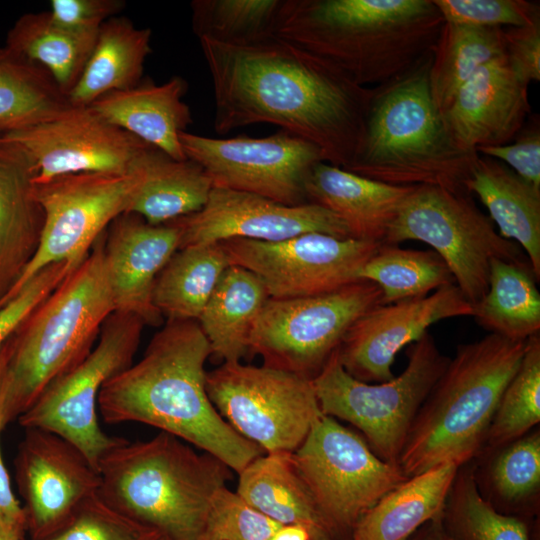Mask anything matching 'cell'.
Returning a JSON list of instances; mask_svg holds the SVG:
<instances>
[{"label": "cell", "mask_w": 540, "mask_h": 540, "mask_svg": "<svg viewBox=\"0 0 540 540\" xmlns=\"http://www.w3.org/2000/svg\"><path fill=\"white\" fill-rule=\"evenodd\" d=\"M161 537L156 530L106 504L96 493L60 528L43 538L29 540H160Z\"/></svg>", "instance_id": "b9f144b4"}, {"label": "cell", "mask_w": 540, "mask_h": 540, "mask_svg": "<svg viewBox=\"0 0 540 540\" xmlns=\"http://www.w3.org/2000/svg\"><path fill=\"white\" fill-rule=\"evenodd\" d=\"M284 0H194L192 29L199 40L247 46L275 36Z\"/></svg>", "instance_id": "ab89813d"}, {"label": "cell", "mask_w": 540, "mask_h": 540, "mask_svg": "<svg viewBox=\"0 0 540 540\" xmlns=\"http://www.w3.org/2000/svg\"><path fill=\"white\" fill-rule=\"evenodd\" d=\"M81 262L53 263L37 273L0 309V352L27 317Z\"/></svg>", "instance_id": "f6af8a7d"}, {"label": "cell", "mask_w": 540, "mask_h": 540, "mask_svg": "<svg viewBox=\"0 0 540 540\" xmlns=\"http://www.w3.org/2000/svg\"><path fill=\"white\" fill-rule=\"evenodd\" d=\"M444 21L483 26L518 27L540 18L539 3L525 0H433Z\"/></svg>", "instance_id": "ee69618b"}, {"label": "cell", "mask_w": 540, "mask_h": 540, "mask_svg": "<svg viewBox=\"0 0 540 540\" xmlns=\"http://www.w3.org/2000/svg\"><path fill=\"white\" fill-rule=\"evenodd\" d=\"M527 340L495 333L460 344L418 411L398 465L406 478L476 459Z\"/></svg>", "instance_id": "52a82bcc"}, {"label": "cell", "mask_w": 540, "mask_h": 540, "mask_svg": "<svg viewBox=\"0 0 540 540\" xmlns=\"http://www.w3.org/2000/svg\"><path fill=\"white\" fill-rule=\"evenodd\" d=\"M406 540H455L446 530L442 515L437 517L414 532Z\"/></svg>", "instance_id": "f907efd6"}, {"label": "cell", "mask_w": 540, "mask_h": 540, "mask_svg": "<svg viewBox=\"0 0 540 540\" xmlns=\"http://www.w3.org/2000/svg\"><path fill=\"white\" fill-rule=\"evenodd\" d=\"M431 60L430 51L403 74L372 87L360 142L344 170L395 186L465 190L478 154L457 143L435 106Z\"/></svg>", "instance_id": "277c9868"}, {"label": "cell", "mask_w": 540, "mask_h": 540, "mask_svg": "<svg viewBox=\"0 0 540 540\" xmlns=\"http://www.w3.org/2000/svg\"><path fill=\"white\" fill-rule=\"evenodd\" d=\"M415 186H395L374 181L319 162L311 169L305 192L310 203L335 214L351 238L384 243L403 202Z\"/></svg>", "instance_id": "cb8c5ba5"}, {"label": "cell", "mask_w": 540, "mask_h": 540, "mask_svg": "<svg viewBox=\"0 0 540 540\" xmlns=\"http://www.w3.org/2000/svg\"><path fill=\"white\" fill-rule=\"evenodd\" d=\"M215 409L265 453H292L322 415L312 379L265 365L225 362L207 372Z\"/></svg>", "instance_id": "4fadbf2b"}, {"label": "cell", "mask_w": 540, "mask_h": 540, "mask_svg": "<svg viewBox=\"0 0 540 540\" xmlns=\"http://www.w3.org/2000/svg\"><path fill=\"white\" fill-rule=\"evenodd\" d=\"M359 279L380 288L381 304L423 297L455 284L446 263L435 251L404 249L385 243L365 263Z\"/></svg>", "instance_id": "74e56055"}, {"label": "cell", "mask_w": 540, "mask_h": 540, "mask_svg": "<svg viewBox=\"0 0 540 540\" xmlns=\"http://www.w3.org/2000/svg\"><path fill=\"white\" fill-rule=\"evenodd\" d=\"M125 7L123 0H52L50 14L60 25L80 32H98Z\"/></svg>", "instance_id": "7dc6e473"}, {"label": "cell", "mask_w": 540, "mask_h": 540, "mask_svg": "<svg viewBox=\"0 0 540 540\" xmlns=\"http://www.w3.org/2000/svg\"><path fill=\"white\" fill-rule=\"evenodd\" d=\"M187 159L199 164L213 187L257 194L285 205L308 203L305 183L313 166L325 161L313 143L279 129L266 137L217 139L182 132Z\"/></svg>", "instance_id": "9a60e30c"}, {"label": "cell", "mask_w": 540, "mask_h": 540, "mask_svg": "<svg viewBox=\"0 0 540 540\" xmlns=\"http://www.w3.org/2000/svg\"><path fill=\"white\" fill-rule=\"evenodd\" d=\"M172 222L181 232L179 249L234 238L276 242L313 232L351 238L343 221L318 204L285 205L221 187L212 188L200 211Z\"/></svg>", "instance_id": "ac0fdd59"}, {"label": "cell", "mask_w": 540, "mask_h": 540, "mask_svg": "<svg viewBox=\"0 0 540 540\" xmlns=\"http://www.w3.org/2000/svg\"><path fill=\"white\" fill-rule=\"evenodd\" d=\"M280 525L225 486L212 500L205 539L270 540Z\"/></svg>", "instance_id": "7bdbcfd3"}, {"label": "cell", "mask_w": 540, "mask_h": 540, "mask_svg": "<svg viewBox=\"0 0 540 540\" xmlns=\"http://www.w3.org/2000/svg\"><path fill=\"white\" fill-rule=\"evenodd\" d=\"M9 353H10V340L5 344V346L0 352V373L8 360Z\"/></svg>", "instance_id": "db71d44e"}, {"label": "cell", "mask_w": 540, "mask_h": 540, "mask_svg": "<svg viewBox=\"0 0 540 540\" xmlns=\"http://www.w3.org/2000/svg\"><path fill=\"white\" fill-rule=\"evenodd\" d=\"M5 424L0 414V438ZM0 520L24 535L26 531L25 514L20 502L14 495L10 478L3 461L0 444Z\"/></svg>", "instance_id": "681fc988"}, {"label": "cell", "mask_w": 540, "mask_h": 540, "mask_svg": "<svg viewBox=\"0 0 540 540\" xmlns=\"http://www.w3.org/2000/svg\"><path fill=\"white\" fill-rule=\"evenodd\" d=\"M141 162L143 179L128 213L162 225L194 214L207 203L213 183L196 162L175 160L153 146Z\"/></svg>", "instance_id": "4dcf8cb0"}, {"label": "cell", "mask_w": 540, "mask_h": 540, "mask_svg": "<svg viewBox=\"0 0 540 540\" xmlns=\"http://www.w3.org/2000/svg\"><path fill=\"white\" fill-rule=\"evenodd\" d=\"M268 298L255 274L228 266L197 320L211 355L225 363L239 362L249 353L252 329Z\"/></svg>", "instance_id": "f546056e"}, {"label": "cell", "mask_w": 540, "mask_h": 540, "mask_svg": "<svg viewBox=\"0 0 540 540\" xmlns=\"http://www.w3.org/2000/svg\"><path fill=\"white\" fill-rule=\"evenodd\" d=\"M4 136L20 143L37 166L34 181L84 172L125 173L151 145L111 124L90 107L64 113Z\"/></svg>", "instance_id": "ffe728a7"}, {"label": "cell", "mask_w": 540, "mask_h": 540, "mask_svg": "<svg viewBox=\"0 0 540 540\" xmlns=\"http://www.w3.org/2000/svg\"><path fill=\"white\" fill-rule=\"evenodd\" d=\"M237 494L280 524L307 526L314 540H335L299 476L291 453H264L238 473Z\"/></svg>", "instance_id": "83f0119b"}, {"label": "cell", "mask_w": 540, "mask_h": 540, "mask_svg": "<svg viewBox=\"0 0 540 540\" xmlns=\"http://www.w3.org/2000/svg\"><path fill=\"white\" fill-rule=\"evenodd\" d=\"M444 22L433 0H284L275 36L371 88L429 53Z\"/></svg>", "instance_id": "3957f363"}, {"label": "cell", "mask_w": 540, "mask_h": 540, "mask_svg": "<svg viewBox=\"0 0 540 540\" xmlns=\"http://www.w3.org/2000/svg\"><path fill=\"white\" fill-rule=\"evenodd\" d=\"M539 281L528 259L491 261L486 294L473 305L476 322L490 333L527 340L540 331Z\"/></svg>", "instance_id": "836d02e7"}, {"label": "cell", "mask_w": 540, "mask_h": 540, "mask_svg": "<svg viewBox=\"0 0 540 540\" xmlns=\"http://www.w3.org/2000/svg\"><path fill=\"white\" fill-rule=\"evenodd\" d=\"M505 53L504 28L444 22L431 50L429 86L442 113L483 65Z\"/></svg>", "instance_id": "d590c367"}, {"label": "cell", "mask_w": 540, "mask_h": 540, "mask_svg": "<svg viewBox=\"0 0 540 540\" xmlns=\"http://www.w3.org/2000/svg\"><path fill=\"white\" fill-rule=\"evenodd\" d=\"M15 474L30 539L60 528L100 486L97 469L81 450L39 428L26 429L15 458Z\"/></svg>", "instance_id": "e0dca14e"}, {"label": "cell", "mask_w": 540, "mask_h": 540, "mask_svg": "<svg viewBox=\"0 0 540 540\" xmlns=\"http://www.w3.org/2000/svg\"><path fill=\"white\" fill-rule=\"evenodd\" d=\"M97 33L68 29L49 11L29 12L10 28L5 46L44 68L68 96L83 73Z\"/></svg>", "instance_id": "d6a6232c"}, {"label": "cell", "mask_w": 540, "mask_h": 540, "mask_svg": "<svg viewBox=\"0 0 540 540\" xmlns=\"http://www.w3.org/2000/svg\"><path fill=\"white\" fill-rule=\"evenodd\" d=\"M150 28H137L126 17L104 22L78 82L68 94L74 107H89L101 96L130 89L142 81L151 53Z\"/></svg>", "instance_id": "f1b7e54d"}, {"label": "cell", "mask_w": 540, "mask_h": 540, "mask_svg": "<svg viewBox=\"0 0 540 540\" xmlns=\"http://www.w3.org/2000/svg\"><path fill=\"white\" fill-rule=\"evenodd\" d=\"M144 152L125 173L84 172L34 181L33 195L44 212L40 242L0 299V309L45 267L61 261L82 262L110 224L128 213L143 179Z\"/></svg>", "instance_id": "30bf717a"}, {"label": "cell", "mask_w": 540, "mask_h": 540, "mask_svg": "<svg viewBox=\"0 0 540 540\" xmlns=\"http://www.w3.org/2000/svg\"><path fill=\"white\" fill-rule=\"evenodd\" d=\"M464 189L479 197L499 234L514 239L525 251L539 280L540 188L523 180L503 162L478 154Z\"/></svg>", "instance_id": "484cf974"}, {"label": "cell", "mask_w": 540, "mask_h": 540, "mask_svg": "<svg viewBox=\"0 0 540 540\" xmlns=\"http://www.w3.org/2000/svg\"><path fill=\"white\" fill-rule=\"evenodd\" d=\"M210 344L196 320H168L143 357L102 387L97 409L109 424L153 426L209 453L239 473L265 452L218 413L207 390Z\"/></svg>", "instance_id": "7a4b0ae2"}, {"label": "cell", "mask_w": 540, "mask_h": 540, "mask_svg": "<svg viewBox=\"0 0 540 540\" xmlns=\"http://www.w3.org/2000/svg\"><path fill=\"white\" fill-rule=\"evenodd\" d=\"M459 467L442 464L401 482L363 515L350 540H406L442 515Z\"/></svg>", "instance_id": "4316f807"}, {"label": "cell", "mask_w": 540, "mask_h": 540, "mask_svg": "<svg viewBox=\"0 0 540 540\" xmlns=\"http://www.w3.org/2000/svg\"><path fill=\"white\" fill-rule=\"evenodd\" d=\"M221 243L178 249L159 273L153 304L168 320H198L223 272L230 266Z\"/></svg>", "instance_id": "e575fe53"}, {"label": "cell", "mask_w": 540, "mask_h": 540, "mask_svg": "<svg viewBox=\"0 0 540 540\" xmlns=\"http://www.w3.org/2000/svg\"><path fill=\"white\" fill-rule=\"evenodd\" d=\"M214 94V129L269 123L316 145L345 169L360 142L372 87L274 37L235 46L199 40Z\"/></svg>", "instance_id": "6da1fadb"}, {"label": "cell", "mask_w": 540, "mask_h": 540, "mask_svg": "<svg viewBox=\"0 0 540 540\" xmlns=\"http://www.w3.org/2000/svg\"><path fill=\"white\" fill-rule=\"evenodd\" d=\"M422 241L446 263L455 284L472 304L486 294L491 261L528 259L521 247L496 232L471 194L438 186H415L403 202L385 244Z\"/></svg>", "instance_id": "9c48e42d"}, {"label": "cell", "mask_w": 540, "mask_h": 540, "mask_svg": "<svg viewBox=\"0 0 540 540\" xmlns=\"http://www.w3.org/2000/svg\"><path fill=\"white\" fill-rule=\"evenodd\" d=\"M220 243L230 264L255 274L273 299L320 295L359 281L382 244L316 232L276 242L234 238Z\"/></svg>", "instance_id": "2e32d148"}, {"label": "cell", "mask_w": 540, "mask_h": 540, "mask_svg": "<svg viewBox=\"0 0 540 540\" xmlns=\"http://www.w3.org/2000/svg\"><path fill=\"white\" fill-rule=\"evenodd\" d=\"M38 170L17 141L0 136V299L33 258L44 212L33 195Z\"/></svg>", "instance_id": "603a6c76"}, {"label": "cell", "mask_w": 540, "mask_h": 540, "mask_svg": "<svg viewBox=\"0 0 540 540\" xmlns=\"http://www.w3.org/2000/svg\"><path fill=\"white\" fill-rule=\"evenodd\" d=\"M270 540H314L311 530L302 524H281Z\"/></svg>", "instance_id": "816d5d0a"}, {"label": "cell", "mask_w": 540, "mask_h": 540, "mask_svg": "<svg viewBox=\"0 0 540 540\" xmlns=\"http://www.w3.org/2000/svg\"><path fill=\"white\" fill-rule=\"evenodd\" d=\"M97 471V493L106 504L168 540L205 539L212 500L233 472L166 432L146 441L123 439Z\"/></svg>", "instance_id": "5b68a950"}, {"label": "cell", "mask_w": 540, "mask_h": 540, "mask_svg": "<svg viewBox=\"0 0 540 540\" xmlns=\"http://www.w3.org/2000/svg\"><path fill=\"white\" fill-rule=\"evenodd\" d=\"M204 540H211V539H204Z\"/></svg>", "instance_id": "9f6ffc18"}, {"label": "cell", "mask_w": 540, "mask_h": 540, "mask_svg": "<svg viewBox=\"0 0 540 540\" xmlns=\"http://www.w3.org/2000/svg\"><path fill=\"white\" fill-rule=\"evenodd\" d=\"M71 107L44 68L6 46L0 48V136L52 119Z\"/></svg>", "instance_id": "8d00e7d4"}, {"label": "cell", "mask_w": 540, "mask_h": 540, "mask_svg": "<svg viewBox=\"0 0 540 540\" xmlns=\"http://www.w3.org/2000/svg\"><path fill=\"white\" fill-rule=\"evenodd\" d=\"M540 422V334L527 339L522 361L507 384L480 454L504 446Z\"/></svg>", "instance_id": "60d3db41"}, {"label": "cell", "mask_w": 540, "mask_h": 540, "mask_svg": "<svg viewBox=\"0 0 540 540\" xmlns=\"http://www.w3.org/2000/svg\"><path fill=\"white\" fill-rule=\"evenodd\" d=\"M505 53L525 83L540 80V18L518 27H505Z\"/></svg>", "instance_id": "c3c4849f"}, {"label": "cell", "mask_w": 540, "mask_h": 540, "mask_svg": "<svg viewBox=\"0 0 540 540\" xmlns=\"http://www.w3.org/2000/svg\"><path fill=\"white\" fill-rule=\"evenodd\" d=\"M478 154L506 164L523 180L540 188V129L538 121L525 123L513 143L480 147Z\"/></svg>", "instance_id": "bcb514c9"}, {"label": "cell", "mask_w": 540, "mask_h": 540, "mask_svg": "<svg viewBox=\"0 0 540 540\" xmlns=\"http://www.w3.org/2000/svg\"><path fill=\"white\" fill-rule=\"evenodd\" d=\"M381 300L380 288L367 280L320 295L268 298L252 329L249 352L265 366L313 379L352 324Z\"/></svg>", "instance_id": "7c38bea8"}, {"label": "cell", "mask_w": 540, "mask_h": 540, "mask_svg": "<svg viewBox=\"0 0 540 540\" xmlns=\"http://www.w3.org/2000/svg\"><path fill=\"white\" fill-rule=\"evenodd\" d=\"M291 456L335 537L351 535L363 515L407 479L399 465L378 457L361 434L324 414Z\"/></svg>", "instance_id": "8fae6325"}, {"label": "cell", "mask_w": 540, "mask_h": 540, "mask_svg": "<svg viewBox=\"0 0 540 540\" xmlns=\"http://www.w3.org/2000/svg\"><path fill=\"white\" fill-rule=\"evenodd\" d=\"M529 84L512 69L506 53L483 65L441 113L449 132L466 150L509 144L528 120Z\"/></svg>", "instance_id": "7402d4cb"}, {"label": "cell", "mask_w": 540, "mask_h": 540, "mask_svg": "<svg viewBox=\"0 0 540 540\" xmlns=\"http://www.w3.org/2000/svg\"><path fill=\"white\" fill-rule=\"evenodd\" d=\"M473 312V305L456 284L423 297L379 304L348 329L337 349L338 359L360 381H389L394 378L395 356L404 346L418 341L440 320L473 316Z\"/></svg>", "instance_id": "d6986e66"}, {"label": "cell", "mask_w": 540, "mask_h": 540, "mask_svg": "<svg viewBox=\"0 0 540 540\" xmlns=\"http://www.w3.org/2000/svg\"><path fill=\"white\" fill-rule=\"evenodd\" d=\"M474 462L458 468L442 521L455 540H530L522 517L497 511L480 493Z\"/></svg>", "instance_id": "f35d334b"}, {"label": "cell", "mask_w": 540, "mask_h": 540, "mask_svg": "<svg viewBox=\"0 0 540 540\" xmlns=\"http://www.w3.org/2000/svg\"><path fill=\"white\" fill-rule=\"evenodd\" d=\"M180 241V229L173 222L151 225L137 214L124 213L110 224L104 256L114 312L136 316L145 325L161 324L153 289Z\"/></svg>", "instance_id": "44dd1931"}, {"label": "cell", "mask_w": 540, "mask_h": 540, "mask_svg": "<svg viewBox=\"0 0 540 540\" xmlns=\"http://www.w3.org/2000/svg\"><path fill=\"white\" fill-rule=\"evenodd\" d=\"M186 90L187 83L179 76L162 84L147 79L130 89L107 93L89 107L169 157L185 160L180 134L192 123L190 108L182 100Z\"/></svg>", "instance_id": "d4e9b609"}, {"label": "cell", "mask_w": 540, "mask_h": 540, "mask_svg": "<svg viewBox=\"0 0 540 540\" xmlns=\"http://www.w3.org/2000/svg\"><path fill=\"white\" fill-rule=\"evenodd\" d=\"M144 325L136 316L113 312L88 356L47 388L18 417L19 424L25 429H45L60 435L81 450L97 469L102 456L123 440L101 429L98 396L110 378L132 364Z\"/></svg>", "instance_id": "5bb4252c"}, {"label": "cell", "mask_w": 540, "mask_h": 540, "mask_svg": "<svg viewBox=\"0 0 540 540\" xmlns=\"http://www.w3.org/2000/svg\"><path fill=\"white\" fill-rule=\"evenodd\" d=\"M407 356L399 376L371 384L347 373L336 350L312 379L322 414L352 424L378 457L397 465L418 411L450 360L429 332Z\"/></svg>", "instance_id": "ba28073f"}, {"label": "cell", "mask_w": 540, "mask_h": 540, "mask_svg": "<svg viewBox=\"0 0 540 540\" xmlns=\"http://www.w3.org/2000/svg\"><path fill=\"white\" fill-rule=\"evenodd\" d=\"M160 540H168V539H167V538H165V537H161V539H160Z\"/></svg>", "instance_id": "11a10c76"}, {"label": "cell", "mask_w": 540, "mask_h": 540, "mask_svg": "<svg viewBox=\"0 0 540 540\" xmlns=\"http://www.w3.org/2000/svg\"><path fill=\"white\" fill-rule=\"evenodd\" d=\"M105 238L106 232L10 339L9 357L0 373V414L5 426L88 356L114 312Z\"/></svg>", "instance_id": "8992f818"}, {"label": "cell", "mask_w": 540, "mask_h": 540, "mask_svg": "<svg viewBox=\"0 0 540 540\" xmlns=\"http://www.w3.org/2000/svg\"><path fill=\"white\" fill-rule=\"evenodd\" d=\"M24 535L0 520V540H23Z\"/></svg>", "instance_id": "f5cc1de1"}, {"label": "cell", "mask_w": 540, "mask_h": 540, "mask_svg": "<svg viewBox=\"0 0 540 540\" xmlns=\"http://www.w3.org/2000/svg\"><path fill=\"white\" fill-rule=\"evenodd\" d=\"M482 467L474 462L481 495L499 512L526 517L537 512L540 498V431L490 452L482 453Z\"/></svg>", "instance_id": "1f68e13d"}]
</instances>
